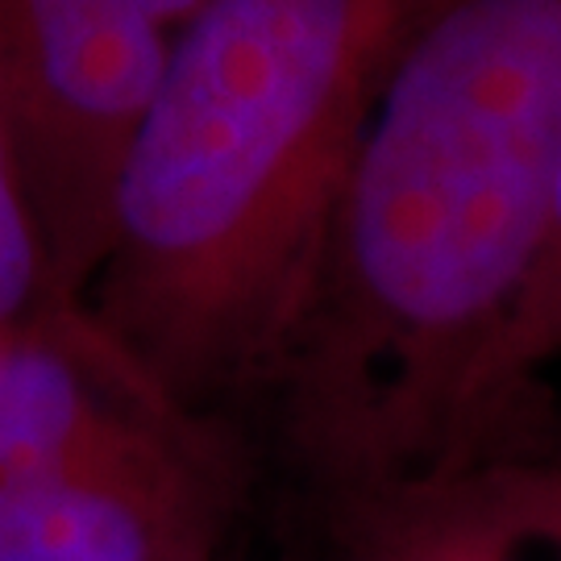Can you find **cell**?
<instances>
[{
  "label": "cell",
  "instance_id": "cell-1",
  "mask_svg": "<svg viewBox=\"0 0 561 561\" xmlns=\"http://www.w3.org/2000/svg\"><path fill=\"white\" fill-rule=\"evenodd\" d=\"M558 162L561 0H428L362 134L279 375L329 474L370 491L466 474Z\"/></svg>",
  "mask_w": 561,
  "mask_h": 561
},
{
  "label": "cell",
  "instance_id": "cell-2",
  "mask_svg": "<svg viewBox=\"0 0 561 561\" xmlns=\"http://www.w3.org/2000/svg\"><path fill=\"white\" fill-rule=\"evenodd\" d=\"M428 0H208L171 50L80 312L167 403L279 382L375 101Z\"/></svg>",
  "mask_w": 561,
  "mask_h": 561
},
{
  "label": "cell",
  "instance_id": "cell-3",
  "mask_svg": "<svg viewBox=\"0 0 561 561\" xmlns=\"http://www.w3.org/2000/svg\"><path fill=\"white\" fill-rule=\"evenodd\" d=\"M180 34L129 0H0V104L50 283L80 312Z\"/></svg>",
  "mask_w": 561,
  "mask_h": 561
},
{
  "label": "cell",
  "instance_id": "cell-4",
  "mask_svg": "<svg viewBox=\"0 0 561 561\" xmlns=\"http://www.w3.org/2000/svg\"><path fill=\"white\" fill-rule=\"evenodd\" d=\"M201 528L83 482H9V561H187Z\"/></svg>",
  "mask_w": 561,
  "mask_h": 561
},
{
  "label": "cell",
  "instance_id": "cell-5",
  "mask_svg": "<svg viewBox=\"0 0 561 561\" xmlns=\"http://www.w3.org/2000/svg\"><path fill=\"white\" fill-rule=\"evenodd\" d=\"M561 362V162L553 180V204L537 266L524 283V296L503 329L495 354L486 362L479 387V412H474V442H500L533 408L545 375Z\"/></svg>",
  "mask_w": 561,
  "mask_h": 561
},
{
  "label": "cell",
  "instance_id": "cell-6",
  "mask_svg": "<svg viewBox=\"0 0 561 561\" xmlns=\"http://www.w3.org/2000/svg\"><path fill=\"white\" fill-rule=\"evenodd\" d=\"M55 312L71 308H62L55 296L38 217L25 192L18 146L0 104V341L21 329H34Z\"/></svg>",
  "mask_w": 561,
  "mask_h": 561
},
{
  "label": "cell",
  "instance_id": "cell-7",
  "mask_svg": "<svg viewBox=\"0 0 561 561\" xmlns=\"http://www.w3.org/2000/svg\"><path fill=\"white\" fill-rule=\"evenodd\" d=\"M129 4H138V9H146L150 18H159L162 25H171L175 34H183L208 0H129Z\"/></svg>",
  "mask_w": 561,
  "mask_h": 561
},
{
  "label": "cell",
  "instance_id": "cell-8",
  "mask_svg": "<svg viewBox=\"0 0 561 561\" xmlns=\"http://www.w3.org/2000/svg\"><path fill=\"white\" fill-rule=\"evenodd\" d=\"M0 561H9V482L0 479Z\"/></svg>",
  "mask_w": 561,
  "mask_h": 561
},
{
  "label": "cell",
  "instance_id": "cell-9",
  "mask_svg": "<svg viewBox=\"0 0 561 561\" xmlns=\"http://www.w3.org/2000/svg\"><path fill=\"white\" fill-rule=\"evenodd\" d=\"M387 561H445V558H387Z\"/></svg>",
  "mask_w": 561,
  "mask_h": 561
}]
</instances>
